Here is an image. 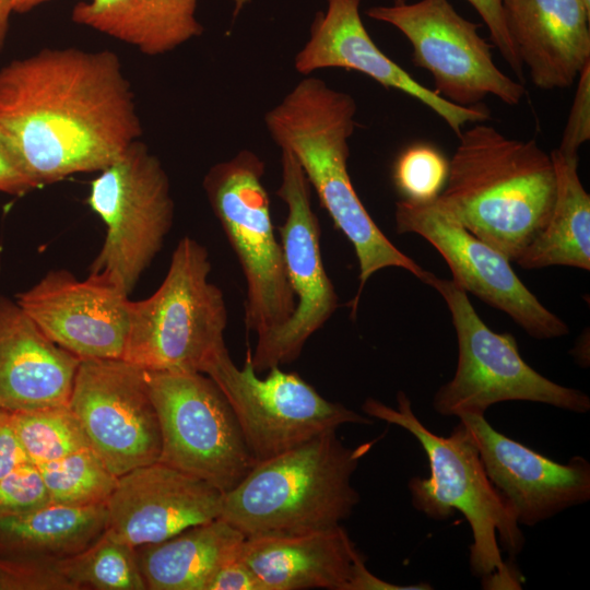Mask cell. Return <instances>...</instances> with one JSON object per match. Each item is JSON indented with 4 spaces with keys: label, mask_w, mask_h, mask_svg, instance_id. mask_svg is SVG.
<instances>
[{
    "label": "cell",
    "mask_w": 590,
    "mask_h": 590,
    "mask_svg": "<svg viewBox=\"0 0 590 590\" xmlns=\"http://www.w3.org/2000/svg\"><path fill=\"white\" fill-rule=\"evenodd\" d=\"M141 133L111 51L45 48L0 69V143L39 187L104 169Z\"/></svg>",
    "instance_id": "obj_1"
},
{
    "label": "cell",
    "mask_w": 590,
    "mask_h": 590,
    "mask_svg": "<svg viewBox=\"0 0 590 590\" xmlns=\"http://www.w3.org/2000/svg\"><path fill=\"white\" fill-rule=\"evenodd\" d=\"M356 111L350 94L307 76L264 116L271 139L297 160L320 204L355 250L359 286L353 315L365 284L376 272L401 268L420 280L424 271L387 238L353 187L347 161Z\"/></svg>",
    "instance_id": "obj_2"
},
{
    "label": "cell",
    "mask_w": 590,
    "mask_h": 590,
    "mask_svg": "<svg viewBox=\"0 0 590 590\" xmlns=\"http://www.w3.org/2000/svg\"><path fill=\"white\" fill-rule=\"evenodd\" d=\"M435 201L477 238L517 261L546 225L556 197L551 154L475 122L458 135Z\"/></svg>",
    "instance_id": "obj_3"
},
{
    "label": "cell",
    "mask_w": 590,
    "mask_h": 590,
    "mask_svg": "<svg viewBox=\"0 0 590 590\" xmlns=\"http://www.w3.org/2000/svg\"><path fill=\"white\" fill-rule=\"evenodd\" d=\"M362 410L370 418L408 430L425 451L430 473L409 481L413 507L435 520L460 511L472 532V574L489 588L519 589L518 577L504 562L500 546L515 556L522 550L524 536L511 507L487 476L464 425L459 422L448 437L436 435L414 414L403 391L397 393V408L367 398Z\"/></svg>",
    "instance_id": "obj_4"
},
{
    "label": "cell",
    "mask_w": 590,
    "mask_h": 590,
    "mask_svg": "<svg viewBox=\"0 0 590 590\" xmlns=\"http://www.w3.org/2000/svg\"><path fill=\"white\" fill-rule=\"evenodd\" d=\"M373 444L350 448L329 430L256 462L224 493L220 517L245 536L340 526L359 503L351 480Z\"/></svg>",
    "instance_id": "obj_5"
},
{
    "label": "cell",
    "mask_w": 590,
    "mask_h": 590,
    "mask_svg": "<svg viewBox=\"0 0 590 590\" xmlns=\"http://www.w3.org/2000/svg\"><path fill=\"white\" fill-rule=\"evenodd\" d=\"M210 272L206 248L182 237L160 287L145 299L130 302L122 359L148 371L205 374L227 351V308Z\"/></svg>",
    "instance_id": "obj_6"
},
{
    "label": "cell",
    "mask_w": 590,
    "mask_h": 590,
    "mask_svg": "<svg viewBox=\"0 0 590 590\" xmlns=\"http://www.w3.org/2000/svg\"><path fill=\"white\" fill-rule=\"evenodd\" d=\"M420 281L444 298L458 340L455 375L433 399L438 414L484 415L489 406L505 401L544 403L575 413L590 410L587 393L547 379L524 362L512 334L489 329L470 303L468 293L452 280L424 270Z\"/></svg>",
    "instance_id": "obj_7"
},
{
    "label": "cell",
    "mask_w": 590,
    "mask_h": 590,
    "mask_svg": "<svg viewBox=\"0 0 590 590\" xmlns=\"http://www.w3.org/2000/svg\"><path fill=\"white\" fill-rule=\"evenodd\" d=\"M264 170L256 153L243 150L214 164L203 179L208 201L246 279L245 324L257 338L286 321L295 307L262 182Z\"/></svg>",
    "instance_id": "obj_8"
},
{
    "label": "cell",
    "mask_w": 590,
    "mask_h": 590,
    "mask_svg": "<svg viewBox=\"0 0 590 590\" xmlns=\"http://www.w3.org/2000/svg\"><path fill=\"white\" fill-rule=\"evenodd\" d=\"M87 203L106 226L90 273L106 275L129 295L173 225L168 176L160 160L137 140L92 180Z\"/></svg>",
    "instance_id": "obj_9"
},
{
    "label": "cell",
    "mask_w": 590,
    "mask_h": 590,
    "mask_svg": "<svg viewBox=\"0 0 590 590\" xmlns=\"http://www.w3.org/2000/svg\"><path fill=\"white\" fill-rule=\"evenodd\" d=\"M158 418V461L226 493L255 465L234 411L212 378L201 373L148 371Z\"/></svg>",
    "instance_id": "obj_10"
},
{
    "label": "cell",
    "mask_w": 590,
    "mask_h": 590,
    "mask_svg": "<svg viewBox=\"0 0 590 590\" xmlns=\"http://www.w3.org/2000/svg\"><path fill=\"white\" fill-rule=\"evenodd\" d=\"M366 13L405 36L413 63L432 74L435 93L446 101L472 107L493 95L514 106L524 96L522 83L495 64L494 46L479 34L480 24L460 15L449 0L379 5Z\"/></svg>",
    "instance_id": "obj_11"
},
{
    "label": "cell",
    "mask_w": 590,
    "mask_h": 590,
    "mask_svg": "<svg viewBox=\"0 0 590 590\" xmlns=\"http://www.w3.org/2000/svg\"><path fill=\"white\" fill-rule=\"evenodd\" d=\"M268 371L260 378L248 352L239 368L226 351L204 374L226 397L256 462L341 425L373 423L370 417L324 399L296 373L283 371L280 366Z\"/></svg>",
    "instance_id": "obj_12"
},
{
    "label": "cell",
    "mask_w": 590,
    "mask_h": 590,
    "mask_svg": "<svg viewBox=\"0 0 590 590\" xmlns=\"http://www.w3.org/2000/svg\"><path fill=\"white\" fill-rule=\"evenodd\" d=\"M281 151L282 181L276 194L285 203L287 214L279 232L295 307L286 321L257 338L252 353L248 351L257 374L297 359L307 340L339 306L334 286L323 267L320 226L310 204V185L293 154Z\"/></svg>",
    "instance_id": "obj_13"
},
{
    "label": "cell",
    "mask_w": 590,
    "mask_h": 590,
    "mask_svg": "<svg viewBox=\"0 0 590 590\" xmlns=\"http://www.w3.org/2000/svg\"><path fill=\"white\" fill-rule=\"evenodd\" d=\"M69 406L116 476L158 461L161 432L144 369L122 358L81 359Z\"/></svg>",
    "instance_id": "obj_14"
},
{
    "label": "cell",
    "mask_w": 590,
    "mask_h": 590,
    "mask_svg": "<svg viewBox=\"0 0 590 590\" xmlns=\"http://www.w3.org/2000/svg\"><path fill=\"white\" fill-rule=\"evenodd\" d=\"M394 221L398 234L420 235L436 248L460 288L507 314L532 338L548 340L569 333L567 323L520 281L504 253L469 232L435 200H399Z\"/></svg>",
    "instance_id": "obj_15"
},
{
    "label": "cell",
    "mask_w": 590,
    "mask_h": 590,
    "mask_svg": "<svg viewBox=\"0 0 590 590\" xmlns=\"http://www.w3.org/2000/svg\"><path fill=\"white\" fill-rule=\"evenodd\" d=\"M15 302L52 342L80 359L122 358L131 300L106 275L79 280L51 270Z\"/></svg>",
    "instance_id": "obj_16"
},
{
    "label": "cell",
    "mask_w": 590,
    "mask_h": 590,
    "mask_svg": "<svg viewBox=\"0 0 590 590\" xmlns=\"http://www.w3.org/2000/svg\"><path fill=\"white\" fill-rule=\"evenodd\" d=\"M487 476L519 524L532 527L590 499V463L581 456L558 463L497 432L480 414H462Z\"/></svg>",
    "instance_id": "obj_17"
},
{
    "label": "cell",
    "mask_w": 590,
    "mask_h": 590,
    "mask_svg": "<svg viewBox=\"0 0 590 590\" xmlns=\"http://www.w3.org/2000/svg\"><path fill=\"white\" fill-rule=\"evenodd\" d=\"M224 493L160 461L118 477L106 502V530L139 547L221 516Z\"/></svg>",
    "instance_id": "obj_18"
},
{
    "label": "cell",
    "mask_w": 590,
    "mask_h": 590,
    "mask_svg": "<svg viewBox=\"0 0 590 590\" xmlns=\"http://www.w3.org/2000/svg\"><path fill=\"white\" fill-rule=\"evenodd\" d=\"M327 10L318 12L310 35L294 58L303 75L326 68L358 71L386 88L398 90L436 113L457 134L469 123L483 122L489 110L480 104L455 105L418 81L385 55L365 28L359 14L361 0H327Z\"/></svg>",
    "instance_id": "obj_19"
},
{
    "label": "cell",
    "mask_w": 590,
    "mask_h": 590,
    "mask_svg": "<svg viewBox=\"0 0 590 590\" xmlns=\"http://www.w3.org/2000/svg\"><path fill=\"white\" fill-rule=\"evenodd\" d=\"M80 361L52 342L15 300L0 296V410L69 405Z\"/></svg>",
    "instance_id": "obj_20"
},
{
    "label": "cell",
    "mask_w": 590,
    "mask_h": 590,
    "mask_svg": "<svg viewBox=\"0 0 590 590\" xmlns=\"http://www.w3.org/2000/svg\"><path fill=\"white\" fill-rule=\"evenodd\" d=\"M505 23L532 83L566 88L590 62V15L578 0H502Z\"/></svg>",
    "instance_id": "obj_21"
},
{
    "label": "cell",
    "mask_w": 590,
    "mask_h": 590,
    "mask_svg": "<svg viewBox=\"0 0 590 590\" xmlns=\"http://www.w3.org/2000/svg\"><path fill=\"white\" fill-rule=\"evenodd\" d=\"M239 558L266 590H349L358 564L365 560L341 524L246 536Z\"/></svg>",
    "instance_id": "obj_22"
},
{
    "label": "cell",
    "mask_w": 590,
    "mask_h": 590,
    "mask_svg": "<svg viewBox=\"0 0 590 590\" xmlns=\"http://www.w3.org/2000/svg\"><path fill=\"white\" fill-rule=\"evenodd\" d=\"M198 0H84L72 10L74 23L160 56L200 36Z\"/></svg>",
    "instance_id": "obj_23"
},
{
    "label": "cell",
    "mask_w": 590,
    "mask_h": 590,
    "mask_svg": "<svg viewBox=\"0 0 590 590\" xmlns=\"http://www.w3.org/2000/svg\"><path fill=\"white\" fill-rule=\"evenodd\" d=\"M245 538L219 517L162 542L137 547L146 589L206 590L216 570L239 555Z\"/></svg>",
    "instance_id": "obj_24"
},
{
    "label": "cell",
    "mask_w": 590,
    "mask_h": 590,
    "mask_svg": "<svg viewBox=\"0 0 590 590\" xmlns=\"http://www.w3.org/2000/svg\"><path fill=\"white\" fill-rule=\"evenodd\" d=\"M106 504L44 507L0 517V556L60 559L90 546L106 529Z\"/></svg>",
    "instance_id": "obj_25"
},
{
    "label": "cell",
    "mask_w": 590,
    "mask_h": 590,
    "mask_svg": "<svg viewBox=\"0 0 590 590\" xmlns=\"http://www.w3.org/2000/svg\"><path fill=\"white\" fill-rule=\"evenodd\" d=\"M556 197L551 216L516 261L527 270L566 266L590 270V196L578 175V156L551 153Z\"/></svg>",
    "instance_id": "obj_26"
},
{
    "label": "cell",
    "mask_w": 590,
    "mask_h": 590,
    "mask_svg": "<svg viewBox=\"0 0 590 590\" xmlns=\"http://www.w3.org/2000/svg\"><path fill=\"white\" fill-rule=\"evenodd\" d=\"M74 590H146L135 547L106 529L83 551L60 559Z\"/></svg>",
    "instance_id": "obj_27"
},
{
    "label": "cell",
    "mask_w": 590,
    "mask_h": 590,
    "mask_svg": "<svg viewBox=\"0 0 590 590\" xmlns=\"http://www.w3.org/2000/svg\"><path fill=\"white\" fill-rule=\"evenodd\" d=\"M36 465L52 504L80 507L106 504L118 482V476L90 447Z\"/></svg>",
    "instance_id": "obj_28"
},
{
    "label": "cell",
    "mask_w": 590,
    "mask_h": 590,
    "mask_svg": "<svg viewBox=\"0 0 590 590\" xmlns=\"http://www.w3.org/2000/svg\"><path fill=\"white\" fill-rule=\"evenodd\" d=\"M10 413L21 444L30 461L35 464L54 461L90 447L69 405Z\"/></svg>",
    "instance_id": "obj_29"
},
{
    "label": "cell",
    "mask_w": 590,
    "mask_h": 590,
    "mask_svg": "<svg viewBox=\"0 0 590 590\" xmlns=\"http://www.w3.org/2000/svg\"><path fill=\"white\" fill-rule=\"evenodd\" d=\"M449 162L435 148L415 144L404 150L393 166V182L403 199L435 200L445 187Z\"/></svg>",
    "instance_id": "obj_30"
},
{
    "label": "cell",
    "mask_w": 590,
    "mask_h": 590,
    "mask_svg": "<svg viewBox=\"0 0 590 590\" xmlns=\"http://www.w3.org/2000/svg\"><path fill=\"white\" fill-rule=\"evenodd\" d=\"M60 559L0 556V590H74Z\"/></svg>",
    "instance_id": "obj_31"
},
{
    "label": "cell",
    "mask_w": 590,
    "mask_h": 590,
    "mask_svg": "<svg viewBox=\"0 0 590 590\" xmlns=\"http://www.w3.org/2000/svg\"><path fill=\"white\" fill-rule=\"evenodd\" d=\"M50 504L39 469L26 462L0 480V517L27 512Z\"/></svg>",
    "instance_id": "obj_32"
},
{
    "label": "cell",
    "mask_w": 590,
    "mask_h": 590,
    "mask_svg": "<svg viewBox=\"0 0 590 590\" xmlns=\"http://www.w3.org/2000/svg\"><path fill=\"white\" fill-rule=\"evenodd\" d=\"M590 139V62L577 79V90L562 140L556 149L565 156H578L580 146Z\"/></svg>",
    "instance_id": "obj_33"
},
{
    "label": "cell",
    "mask_w": 590,
    "mask_h": 590,
    "mask_svg": "<svg viewBox=\"0 0 590 590\" xmlns=\"http://www.w3.org/2000/svg\"><path fill=\"white\" fill-rule=\"evenodd\" d=\"M482 17L488 28L493 46L499 50L502 57L510 67L516 76L523 82V66L517 55L508 33L502 0H467Z\"/></svg>",
    "instance_id": "obj_34"
},
{
    "label": "cell",
    "mask_w": 590,
    "mask_h": 590,
    "mask_svg": "<svg viewBox=\"0 0 590 590\" xmlns=\"http://www.w3.org/2000/svg\"><path fill=\"white\" fill-rule=\"evenodd\" d=\"M206 590H266L255 573L239 558L224 563L211 578Z\"/></svg>",
    "instance_id": "obj_35"
},
{
    "label": "cell",
    "mask_w": 590,
    "mask_h": 590,
    "mask_svg": "<svg viewBox=\"0 0 590 590\" xmlns=\"http://www.w3.org/2000/svg\"><path fill=\"white\" fill-rule=\"evenodd\" d=\"M30 459L15 432L11 413L0 410V480Z\"/></svg>",
    "instance_id": "obj_36"
},
{
    "label": "cell",
    "mask_w": 590,
    "mask_h": 590,
    "mask_svg": "<svg viewBox=\"0 0 590 590\" xmlns=\"http://www.w3.org/2000/svg\"><path fill=\"white\" fill-rule=\"evenodd\" d=\"M38 187L0 143V192L22 196Z\"/></svg>",
    "instance_id": "obj_37"
},
{
    "label": "cell",
    "mask_w": 590,
    "mask_h": 590,
    "mask_svg": "<svg viewBox=\"0 0 590 590\" xmlns=\"http://www.w3.org/2000/svg\"><path fill=\"white\" fill-rule=\"evenodd\" d=\"M13 8L10 0H0V48L2 47L9 27V19Z\"/></svg>",
    "instance_id": "obj_38"
},
{
    "label": "cell",
    "mask_w": 590,
    "mask_h": 590,
    "mask_svg": "<svg viewBox=\"0 0 590 590\" xmlns=\"http://www.w3.org/2000/svg\"><path fill=\"white\" fill-rule=\"evenodd\" d=\"M10 1H11L13 11L23 13L49 0H10Z\"/></svg>",
    "instance_id": "obj_39"
},
{
    "label": "cell",
    "mask_w": 590,
    "mask_h": 590,
    "mask_svg": "<svg viewBox=\"0 0 590 590\" xmlns=\"http://www.w3.org/2000/svg\"><path fill=\"white\" fill-rule=\"evenodd\" d=\"M232 1L234 9H233V16L239 14V12L244 9V7L249 3L251 0H229ZM394 3H403L405 0H393Z\"/></svg>",
    "instance_id": "obj_40"
},
{
    "label": "cell",
    "mask_w": 590,
    "mask_h": 590,
    "mask_svg": "<svg viewBox=\"0 0 590 590\" xmlns=\"http://www.w3.org/2000/svg\"><path fill=\"white\" fill-rule=\"evenodd\" d=\"M588 15H590V0H578Z\"/></svg>",
    "instance_id": "obj_41"
}]
</instances>
